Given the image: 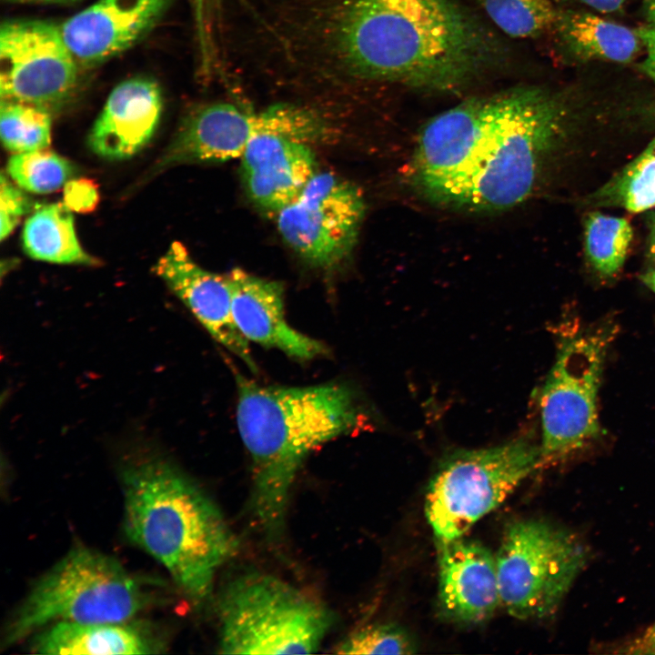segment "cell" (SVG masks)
Returning <instances> with one entry per match:
<instances>
[{
  "label": "cell",
  "mask_w": 655,
  "mask_h": 655,
  "mask_svg": "<svg viewBox=\"0 0 655 655\" xmlns=\"http://www.w3.org/2000/svg\"><path fill=\"white\" fill-rule=\"evenodd\" d=\"M646 48V57L640 67L651 80L655 82V25L642 26L636 30Z\"/></svg>",
  "instance_id": "cell-31"
},
{
  "label": "cell",
  "mask_w": 655,
  "mask_h": 655,
  "mask_svg": "<svg viewBox=\"0 0 655 655\" xmlns=\"http://www.w3.org/2000/svg\"><path fill=\"white\" fill-rule=\"evenodd\" d=\"M540 464L539 445L525 437L450 455L432 478L425 498V514L437 540L463 537Z\"/></svg>",
  "instance_id": "cell-7"
},
{
  "label": "cell",
  "mask_w": 655,
  "mask_h": 655,
  "mask_svg": "<svg viewBox=\"0 0 655 655\" xmlns=\"http://www.w3.org/2000/svg\"><path fill=\"white\" fill-rule=\"evenodd\" d=\"M613 653L655 655V622L640 634L613 647Z\"/></svg>",
  "instance_id": "cell-30"
},
{
  "label": "cell",
  "mask_w": 655,
  "mask_h": 655,
  "mask_svg": "<svg viewBox=\"0 0 655 655\" xmlns=\"http://www.w3.org/2000/svg\"><path fill=\"white\" fill-rule=\"evenodd\" d=\"M632 236L631 225L623 217L600 212L588 215L584 230L586 256L600 277H613L621 269Z\"/></svg>",
  "instance_id": "cell-23"
},
{
  "label": "cell",
  "mask_w": 655,
  "mask_h": 655,
  "mask_svg": "<svg viewBox=\"0 0 655 655\" xmlns=\"http://www.w3.org/2000/svg\"><path fill=\"white\" fill-rule=\"evenodd\" d=\"M7 172L21 188L47 194L72 179L76 167L66 158L45 148L15 153L8 160Z\"/></svg>",
  "instance_id": "cell-26"
},
{
  "label": "cell",
  "mask_w": 655,
  "mask_h": 655,
  "mask_svg": "<svg viewBox=\"0 0 655 655\" xmlns=\"http://www.w3.org/2000/svg\"><path fill=\"white\" fill-rule=\"evenodd\" d=\"M146 580L116 559L77 546L31 588L5 628L2 647L58 621L124 622L153 604Z\"/></svg>",
  "instance_id": "cell-5"
},
{
  "label": "cell",
  "mask_w": 655,
  "mask_h": 655,
  "mask_svg": "<svg viewBox=\"0 0 655 655\" xmlns=\"http://www.w3.org/2000/svg\"><path fill=\"white\" fill-rule=\"evenodd\" d=\"M124 530L194 603L213 590L237 539L217 506L172 460L138 448L123 458Z\"/></svg>",
  "instance_id": "cell-3"
},
{
  "label": "cell",
  "mask_w": 655,
  "mask_h": 655,
  "mask_svg": "<svg viewBox=\"0 0 655 655\" xmlns=\"http://www.w3.org/2000/svg\"><path fill=\"white\" fill-rule=\"evenodd\" d=\"M588 558L581 538L566 528L534 519L510 523L495 555L501 605L520 620L552 616Z\"/></svg>",
  "instance_id": "cell-8"
},
{
  "label": "cell",
  "mask_w": 655,
  "mask_h": 655,
  "mask_svg": "<svg viewBox=\"0 0 655 655\" xmlns=\"http://www.w3.org/2000/svg\"><path fill=\"white\" fill-rule=\"evenodd\" d=\"M649 252L650 257L655 260V213L650 219V235H649Z\"/></svg>",
  "instance_id": "cell-33"
},
{
  "label": "cell",
  "mask_w": 655,
  "mask_h": 655,
  "mask_svg": "<svg viewBox=\"0 0 655 655\" xmlns=\"http://www.w3.org/2000/svg\"><path fill=\"white\" fill-rule=\"evenodd\" d=\"M162 95L158 85L136 77L118 84L109 94L88 136L97 156L126 159L152 138L160 120Z\"/></svg>",
  "instance_id": "cell-18"
},
{
  "label": "cell",
  "mask_w": 655,
  "mask_h": 655,
  "mask_svg": "<svg viewBox=\"0 0 655 655\" xmlns=\"http://www.w3.org/2000/svg\"><path fill=\"white\" fill-rule=\"evenodd\" d=\"M506 35L537 36L555 24L559 11L550 0H474Z\"/></svg>",
  "instance_id": "cell-25"
},
{
  "label": "cell",
  "mask_w": 655,
  "mask_h": 655,
  "mask_svg": "<svg viewBox=\"0 0 655 655\" xmlns=\"http://www.w3.org/2000/svg\"><path fill=\"white\" fill-rule=\"evenodd\" d=\"M207 332L256 372L249 342L235 325L228 280L199 266L184 245L173 242L153 267Z\"/></svg>",
  "instance_id": "cell-13"
},
{
  "label": "cell",
  "mask_w": 655,
  "mask_h": 655,
  "mask_svg": "<svg viewBox=\"0 0 655 655\" xmlns=\"http://www.w3.org/2000/svg\"><path fill=\"white\" fill-rule=\"evenodd\" d=\"M227 277L235 325L248 342L280 350L300 360L326 354L324 344L287 323L284 311V288L280 283L241 268L232 269Z\"/></svg>",
  "instance_id": "cell-16"
},
{
  "label": "cell",
  "mask_w": 655,
  "mask_h": 655,
  "mask_svg": "<svg viewBox=\"0 0 655 655\" xmlns=\"http://www.w3.org/2000/svg\"><path fill=\"white\" fill-rule=\"evenodd\" d=\"M600 13H613L620 11L627 0H576Z\"/></svg>",
  "instance_id": "cell-32"
},
{
  "label": "cell",
  "mask_w": 655,
  "mask_h": 655,
  "mask_svg": "<svg viewBox=\"0 0 655 655\" xmlns=\"http://www.w3.org/2000/svg\"><path fill=\"white\" fill-rule=\"evenodd\" d=\"M0 135L3 145L14 153L45 149L51 140V112L1 99Z\"/></svg>",
  "instance_id": "cell-24"
},
{
  "label": "cell",
  "mask_w": 655,
  "mask_h": 655,
  "mask_svg": "<svg viewBox=\"0 0 655 655\" xmlns=\"http://www.w3.org/2000/svg\"><path fill=\"white\" fill-rule=\"evenodd\" d=\"M594 207L638 213L655 207V138L611 179L587 197Z\"/></svg>",
  "instance_id": "cell-22"
},
{
  "label": "cell",
  "mask_w": 655,
  "mask_h": 655,
  "mask_svg": "<svg viewBox=\"0 0 655 655\" xmlns=\"http://www.w3.org/2000/svg\"><path fill=\"white\" fill-rule=\"evenodd\" d=\"M77 65L58 25L36 19H14L2 24L1 99L51 112L73 95Z\"/></svg>",
  "instance_id": "cell-11"
},
{
  "label": "cell",
  "mask_w": 655,
  "mask_h": 655,
  "mask_svg": "<svg viewBox=\"0 0 655 655\" xmlns=\"http://www.w3.org/2000/svg\"><path fill=\"white\" fill-rule=\"evenodd\" d=\"M219 653L308 654L333 621L318 600L272 575L230 582L219 600Z\"/></svg>",
  "instance_id": "cell-6"
},
{
  "label": "cell",
  "mask_w": 655,
  "mask_h": 655,
  "mask_svg": "<svg viewBox=\"0 0 655 655\" xmlns=\"http://www.w3.org/2000/svg\"><path fill=\"white\" fill-rule=\"evenodd\" d=\"M569 120L565 101L539 86L470 97L422 127L411 180L426 199L443 207L509 209L532 194Z\"/></svg>",
  "instance_id": "cell-1"
},
{
  "label": "cell",
  "mask_w": 655,
  "mask_h": 655,
  "mask_svg": "<svg viewBox=\"0 0 655 655\" xmlns=\"http://www.w3.org/2000/svg\"><path fill=\"white\" fill-rule=\"evenodd\" d=\"M438 546V603L454 622L479 623L501 605L495 556L463 537Z\"/></svg>",
  "instance_id": "cell-15"
},
{
  "label": "cell",
  "mask_w": 655,
  "mask_h": 655,
  "mask_svg": "<svg viewBox=\"0 0 655 655\" xmlns=\"http://www.w3.org/2000/svg\"><path fill=\"white\" fill-rule=\"evenodd\" d=\"M642 280L655 293V266L642 276Z\"/></svg>",
  "instance_id": "cell-35"
},
{
  "label": "cell",
  "mask_w": 655,
  "mask_h": 655,
  "mask_svg": "<svg viewBox=\"0 0 655 655\" xmlns=\"http://www.w3.org/2000/svg\"><path fill=\"white\" fill-rule=\"evenodd\" d=\"M552 27L566 51L581 60L628 63L643 45L636 30L584 11H559Z\"/></svg>",
  "instance_id": "cell-20"
},
{
  "label": "cell",
  "mask_w": 655,
  "mask_h": 655,
  "mask_svg": "<svg viewBox=\"0 0 655 655\" xmlns=\"http://www.w3.org/2000/svg\"><path fill=\"white\" fill-rule=\"evenodd\" d=\"M365 203L352 183L329 173H316L302 192L277 213L285 242L306 262L324 269L341 264L353 250Z\"/></svg>",
  "instance_id": "cell-10"
},
{
  "label": "cell",
  "mask_w": 655,
  "mask_h": 655,
  "mask_svg": "<svg viewBox=\"0 0 655 655\" xmlns=\"http://www.w3.org/2000/svg\"><path fill=\"white\" fill-rule=\"evenodd\" d=\"M98 201V188L90 179L74 178L64 186V204L71 211L91 212L96 208Z\"/></svg>",
  "instance_id": "cell-29"
},
{
  "label": "cell",
  "mask_w": 655,
  "mask_h": 655,
  "mask_svg": "<svg viewBox=\"0 0 655 655\" xmlns=\"http://www.w3.org/2000/svg\"><path fill=\"white\" fill-rule=\"evenodd\" d=\"M310 127L308 110L293 105H276L257 113L229 103L206 105L184 120L156 168L240 158L250 141L261 133L305 138Z\"/></svg>",
  "instance_id": "cell-12"
},
{
  "label": "cell",
  "mask_w": 655,
  "mask_h": 655,
  "mask_svg": "<svg viewBox=\"0 0 655 655\" xmlns=\"http://www.w3.org/2000/svg\"><path fill=\"white\" fill-rule=\"evenodd\" d=\"M15 186L5 176H1L0 186V238L4 240L17 226L20 218L34 207L33 200Z\"/></svg>",
  "instance_id": "cell-28"
},
{
  "label": "cell",
  "mask_w": 655,
  "mask_h": 655,
  "mask_svg": "<svg viewBox=\"0 0 655 655\" xmlns=\"http://www.w3.org/2000/svg\"><path fill=\"white\" fill-rule=\"evenodd\" d=\"M414 644L399 627L372 624L350 633L335 650L338 654H393L414 653Z\"/></svg>",
  "instance_id": "cell-27"
},
{
  "label": "cell",
  "mask_w": 655,
  "mask_h": 655,
  "mask_svg": "<svg viewBox=\"0 0 655 655\" xmlns=\"http://www.w3.org/2000/svg\"><path fill=\"white\" fill-rule=\"evenodd\" d=\"M237 425L251 458L252 504L268 536L283 529L291 487L307 456L363 427L355 391L342 383L260 385L237 374Z\"/></svg>",
  "instance_id": "cell-4"
},
{
  "label": "cell",
  "mask_w": 655,
  "mask_h": 655,
  "mask_svg": "<svg viewBox=\"0 0 655 655\" xmlns=\"http://www.w3.org/2000/svg\"><path fill=\"white\" fill-rule=\"evenodd\" d=\"M338 43L357 76L435 93L459 92L507 58L500 38L455 0H348Z\"/></svg>",
  "instance_id": "cell-2"
},
{
  "label": "cell",
  "mask_w": 655,
  "mask_h": 655,
  "mask_svg": "<svg viewBox=\"0 0 655 655\" xmlns=\"http://www.w3.org/2000/svg\"><path fill=\"white\" fill-rule=\"evenodd\" d=\"M240 160L248 196L276 214L291 203L317 173L307 142L280 133L256 136Z\"/></svg>",
  "instance_id": "cell-17"
},
{
  "label": "cell",
  "mask_w": 655,
  "mask_h": 655,
  "mask_svg": "<svg viewBox=\"0 0 655 655\" xmlns=\"http://www.w3.org/2000/svg\"><path fill=\"white\" fill-rule=\"evenodd\" d=\"M197 4L200 5L203 0H196Z\"/></svg>",
  "instance_id": "cell-37"
},
{
  "label": "cell",
  "mask_w": 655,
  "mask_h": 655,
  "mask_svg": "<svg viewBox=\"0 0 655 655\" xmlns=\"http://www.w3.org/2000/svg\"><path fill=\"white\" fill-rule=\"evenodd\" d=\"M36 633L30 648L41 654H152L164 648L154 631L138 622L58 621Z\"/></svg>",
  "instance_id": "cell-19"
},
{
  "label": "cell",
  "mask_w": 655,
  "mask_h": 655,
  "mask_svg": "<svg viewBox=\"0 0 655 655\" xmlns=\"http://www.w3.org/2000/svg\"><path fill=\"white\" fill-rule=\"evenodd\" d=\"M7 1L20 2V3H24V2H27V3H31V2H35V3H39V2H41V3H45V2H49V3H52V2H61V1H67V0H7Z\"/></svg>",
  "instance_id": "cell-36"
},
{
  "label": "cell",
  "mask_w": 655,
  "mask_h": 655,
  "mask_svg": "<svg viewBox=\"0 0 655 655\" xmlns=\"http://www.w3.org/2000/svg\"><path fill=\"white\" fill-rule=\"evenodd\" d=\"M23 247L30 257L56 264L96 266L76 237L74 217L64 203L37 207L25 223Z\"/></svg>",
  "instance_id": "cell-21"
},
{
  "label": "cell",
  "mask_w": 655,
  "mask_h": 655,
  "mask_svg": "<svg viewBox=\"0 0 655 655\" xmlns=\"http://www.w3.org/2000/svg\"><path fill=\"white\" fill-rule=\"evenodd\" d=\"M608 342L605 332H597L561 343L539 398L541 464L599 435L597 403Z\"/></svg>",
  "instance_id": "cell-9"
},
{
  "label": "cell",
  "mask_w": 655,
  "mask_h": 655,
  "mask_svg": "<svg viewBox=\"0 0 655 655\" xmlns=\"http://www.w3.org/2000/svg\"><path fill=\"white\" fill-rule=\"evenodd\" d=\"M170 0H97L59 25L78 64L93 65L138 42Z\"/></svg>",
  "instance_id": "cell-14"
},
{
  "label": "cell",
  "mask_w": 655,
  "mask_h": 655,
  "mask_svg": "<svg viewBox=\"0 0 655 655\" xmlns=\"http://www.w3.org/2000/svg\"><path fill=\"white\" fill-rule=\"evenodd\" d=\"M644 13L650 25H655V0H642Z\"/></svg>",
  "instance_id": "cell-34"
}]
</instances>
